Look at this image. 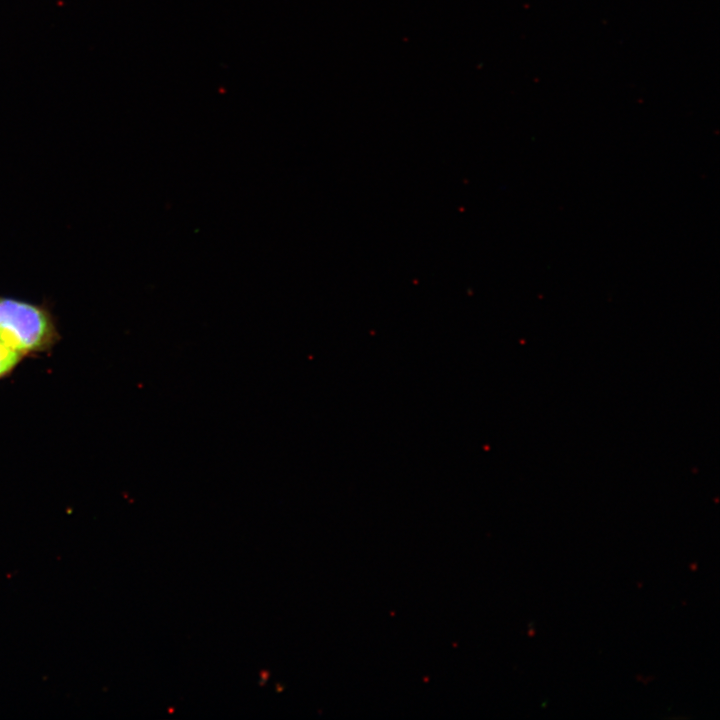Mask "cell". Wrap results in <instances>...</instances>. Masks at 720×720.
<instances>
[{"mask_svg":"<svg viewBox=\"0 0 720 720\" xmlns=\"http://www.w3.org/2000/svg\"><path fill=\"white\" fill-rule=\"evenodd\" d=\"M47 314L39 307L11 299L0 300V340L17 352L46 344L51 336Z\"/></svg>","mask_w":720,"mask_h":720,"instance_id":"6da1fadb","label":"cell"},{"mask_svg":"<svg viewBox=\"0 0 720 720\" xmlns=\"http://www.w3.org/2000/svg\"><path fill=\"white\" fill-rule=\"evenodd\" d=\"M18 358V352L0 340V376L12 369Z\"/></svg>","mask_w":720,"mask_h":720,"instance_id":"7a4b0ae2","label":"cell"}]
</instances>
